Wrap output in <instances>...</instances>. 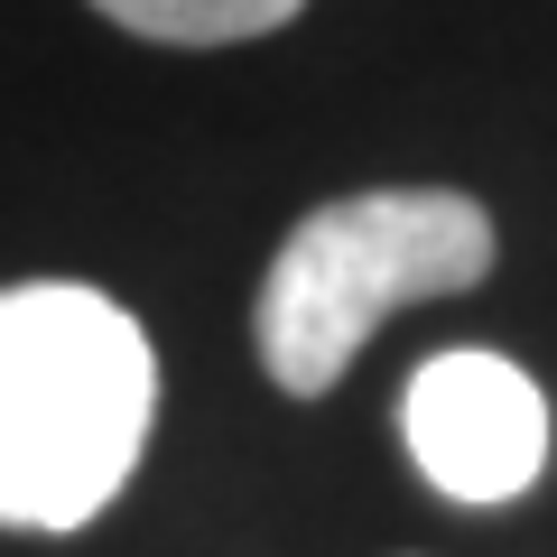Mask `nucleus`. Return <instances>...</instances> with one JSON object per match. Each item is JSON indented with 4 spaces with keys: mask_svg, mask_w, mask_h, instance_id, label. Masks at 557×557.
<instances>
[{
    "mask_svg": "<svg viewBox=\"0 0 557 557\" xmlns=\"http://www.w3.org/2000/svg\"><path fill=\"white\" fill-rule=\"evenodd\" d=\"M399 446L428 474V493L465 502V511L520 502L548 465V391L483 344L428 354L399 391Z\"/></svg>",
    "mask_w": 557,
    "mask_h": 557,
    "instance_id": "nucleus-3",
    "label": "nucleus"
},
{
    "mask_svg": "<svg viewBox=\"0 0 557 557\" xmlns=\"http://www.w3.org/2000/svg\"><path fill=\"white\" fill-rule=\"evenodd\" d=\"M94 10L149 47H242V38L288 28L307 0H94Z\"/></svg>",
    "mask_w": 557,
    "mask_h": 557,
    "instance_id": "nucleus-4",
    "label": "nucleus"
},
{
    "mask_svg": "<svg viewBox=\"0 0 557 557\" xmlns=\"http://www.w3.org/2000/svg\"><path fill=\"white\" fill-rule=\"evenodd\" d=\"M159 437V344L84 278L0 288V530L65 539Z\"/></svg>",
    "mask_w": 557,
    "mask_h": 557,
    "instance_id": "nucleus-1",
    "label": "nucleus"
},
{
    "mask_svg": "<svg viewBox=\"0 0 557 557\" xmlns=\"http://www.w3.org/2000/svg\"><path fill=\"white\" fill-rule=\"evenodd\" d=\"M493 251V214L456 186H362V196L317 205L270 251V278H260V372L288 399H325L399 307L483 288Z\"/></svg>",
    "mask_w": 557,
    "mask_h": 557,
    "instance_id": "nucleus-2",
    "label": "nucleus"
}]
</instances>
